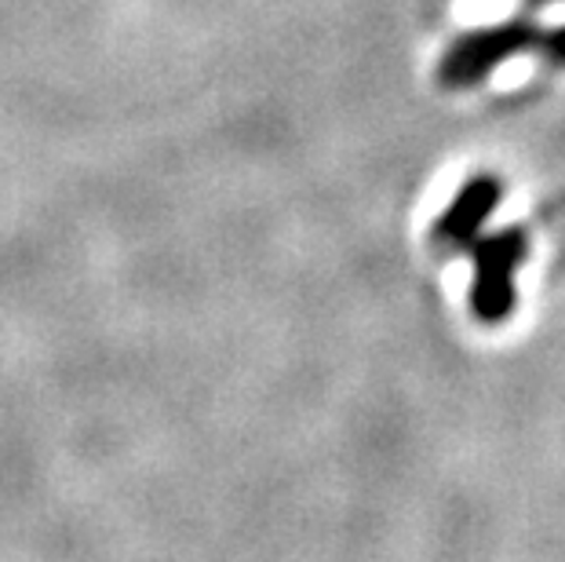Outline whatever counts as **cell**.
Instances as JSON below:
<instances>
[{"mask_svg": "<svg viewBox=\"0 0 565 562\" xmlns=\"http://www.w3.org/2000/svg\"><path fill=\"white\" fill-rule=\"evenodd\" d=\"M540 52L547 63L565 66V26L544 30L529 19L500 22V26L475 30L456 41L438 63V85L445 88H471L486 74H492L508 55Z\"/></svg>", "mask_w": 565, "mask_h": 562, "instance_id": "1", "label": "cell"}, {"mask_svg": "<svg viewBox=\"0 0 565 562\" xmlns=\"http://www.w3.org/2000/svg\"><path fill=\"white\" fill-rule=\"evenodd\" d=\"M529 231L525 226H508V231L478 237L475 245V289L471 304L475 315L497 326L514 310V271L525 259Z\"/></svg>", "mask_w": 565, "mask_h": 562, "instance_id": "2", "label": "cell"}, {"mask_svg": "<svg viewBox=\"0 0 565 562\" xmlns=\"http://www.w3.org/2000/svg\"><path fill=\"white\" fill-rule=\"evenodd\" d=\"M500 179L497 176H475L467 183L456 201L449 205V212L435 223V242L438 245H467L478 237V226L489 220V212L497 209L500 201Z\"/></svg>", "mask_w": 565, "mask_h": 562, "instance_id": "3", "label": "cell"}, {"mask_svg": "<svg viewBox=\"0 0 565 562\" xmlns=\"http://www.w3.org/2000/svg\"><path fill=\"white\" fill-rule=\"evenodd\" d=\"M529 8H540V4H551V0H525Z\"/></svg>", "mask_w": 565, "mask_h": 562, "instance_id": "4", "label": "cell"}]
</instances>
